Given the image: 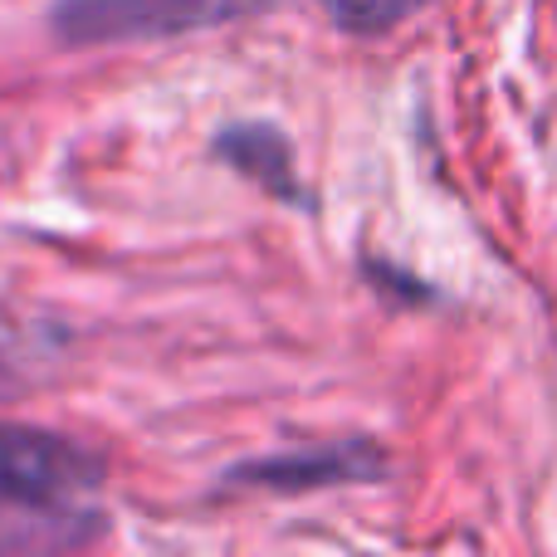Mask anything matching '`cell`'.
<instances>
[{
  "instance_id": "1",
  "label": "cell",
  "mask_w": 557,
  "mask_h": 557,
  "mask_svg": "<svg viewBox=\"0 0 557 557\" xmlns=\"http://www.w3.org/2000/svg\"><path fill=\"white\" fill-rule=\"evenodd\" d=\"M278 0H54L49 29L69 49L98 45H152L221 29L274 10Z\"/></svg>"
},
{
  "instance_id": "2",
  "label": "cell",
  "mask_w": 557,
  "mask_h": 557,
  "mask_svg": "<svg viewBox=\"0 0 557 557\" xmlns=\"http://www.w3.org/2000/svg\"><path fill=\"white\" fill-rule=\"evenodd\" d=\"M98 484H103V460L88 445L39 425L0 421V504L74 509L94 504Z\"/></svg>"
},
{
  "instance_id": "3",
  "label": "cell",
  "mask_w": 557,
  "mask_h": 557,
  "mask_svg": "<svg viewBox=\"0 0 557 557\" xmlns=\"http://www.w3.org/2000/svg\"><path fill=\"white\" fill-rule=\"evenodd\" d=\"M386 480V455L372 441H333V445H294V450L255 455L221 474V490L235 494H313L337 484H376Z\"/></svg>"
},
{
  "instance_id": "4",
  "label": "cell",
  "mask_w": 557,
  "mask_h": 557,
  "mask_svg": "<svg viewBox=\"0 0 557 557\" xmlns=\"http://www.w3.org/2000/svg\"><path fill=\"white\" fill-rule=\"evenodd\" d=\"M211 152L221 157L231 172H240L245 182H255L264 196L298 211H313V191L298 182L294 172V143L278 133L274 123H231L225 133H215Z\"/></svg>"
},
{
  "instance_id": "5",
  "label": "cell",
  "mask_w": 557,
  "mask_h": 557,
  "mask_svg": "<svg viewBox=\"0 0 557 557\" xmlns=\"http://www.w3.org/2000/svg\"><path fill=\"white\" fill-rule=\"evenodd\" d=\"M103 513L94 504L74 509H35V504H0V553H35V548H88L103 539Z\"/></svg>"
},
{
  "instance_id": "6",
  "label": "cell",
  "mask_w": 557,
  "mask_h": 557,
  "mask_svg": "<svg viewBox=\"0 0 557 557\" xmlns=\"http://www.w3.org/2000/svg\"><path fill=\"white\" fill-rule=\"evenodd\" d=\"M421 5H431V0H323L327 20L352 39L392 35V29L401 25V20H411Z\"/></svg>"
},
{
  "instance_id": "7",
  "label": "cell",
  "mask_w": 557,
  "mask_h": 557,
  "mask_svg": "<svg viewBox=\"0 0 557 557\" xmlns=\"http://www.w3.org/2000/svg\"><path fill=\"white\" fill-rule=\"evenodd\" d=\"M362 274H367V284H372L376 294L396 298V304H401V308H425V304H441V294H435V288L425 284L421 274L401 270V264H392V260H362Z\"/></svg>"
},
{
  "instance_id": "8",
  "label": "cell",
  "mask_w": 557,
  "mask_h": 557,
  "mask_svg": "<svg viewBox=\"0 0 557 557\" xmlns=\"http://www.w3.org/2000/svg\"><path fill=\"white\" fill-rule=\"evenodd\" d=\"M20 352H15V337H10V327L0 323V382H10V372H15Z\"/></svg>"
}]
</instances>
